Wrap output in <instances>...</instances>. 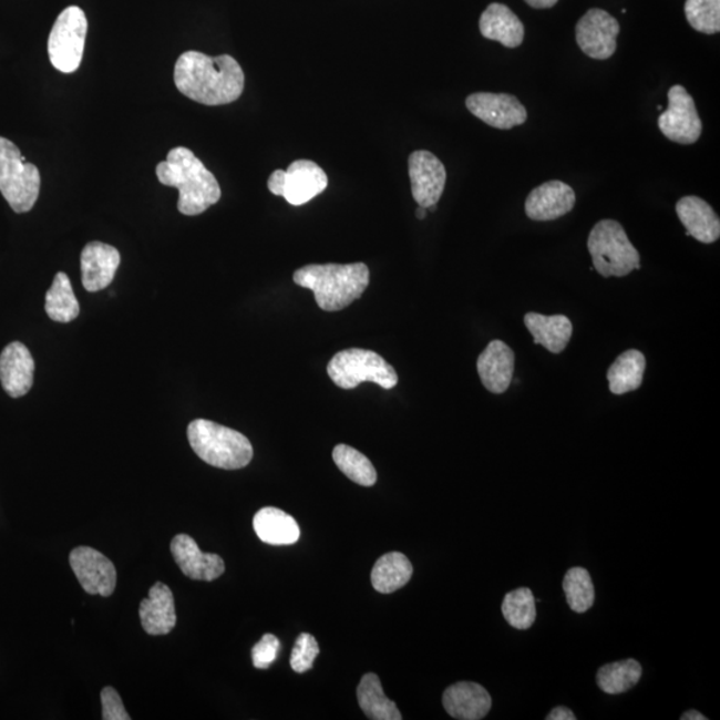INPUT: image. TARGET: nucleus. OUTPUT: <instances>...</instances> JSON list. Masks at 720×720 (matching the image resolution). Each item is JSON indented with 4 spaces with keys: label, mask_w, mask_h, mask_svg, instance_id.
<instances>
[{
    "label": "nucleus",
    "mask_w": 720,
    "mask_h": 720,
    "mask_svg": "<svg viewBox=\"0 0 720 720\" xmlns=\"http://www.w3.org/2000/svg\"><path fill=\"white\" fill-rule=\"evenodd\" d=\"M174 82L189 100L222 106L239 100L245 89V72L230 55L213 58L187 51L175 63Z\"/></svg>",
    "instance_id": "f257e3e1"
},
{
    "label": "nucleus",
    "mask_w": 720,
    "mask_h": 720,
    "mask_svg": "<svg viewBox=\"0 0 720 720\" xmlns=\"http://www.w3.org/2000/svg\"><path fill=\"white\" fill-rule=\"evenodd\" d=\"M156 176L162 185L179 189L178 209L183 215H200L220 200L218 181L187 147L173 148L167 160L156 166Z\"/></svg>",
    "instance_id": "f03ea898"
},
{
    "label": "nucleus",
    "mask_w": 720,
    "mask_h": 720,
    "mask_svg": "<svg viewBox=\"0 0 720 720\" xmlns=\"http://www.w3.org/2000/svg\"><path fill=\"white\" fill-rule=\"evenodd\" d=\"M294 281L309 288L323 311H340L363 296L370 284L364 264L309 265L294 272Z\"/></svg>",
    "instance_id": "7ed1b4c3"
},
{
    "label": "nucleus",
    "mask_w": 720,
    "mask_h": 720,
    "mask_svg": "<svg viewBox=\"0 0 720 720\" xmlns=\"http://www.w3.org/2000/svg\"><path fill=\"white\" fill-rule=\"evenodd\" d=\"M187 436L194 453L209 466L239 470L253 460L251 442L244 434L207 419L189 423Z\"/></svg>",
    "instance_id": "20e7f679"
},
{
    "label": "nucleus",
    "mask_w": 720,
    "mask_h": 720,
    "mask_svg": "<svg viewBox=\"0 0 720 720\" xmlns=\"http://www.w3.org/2000/svg\"><path fill=\"white\" fill-rule=\"evenodd\" d=\"M595 270L604 278H624L640 268V255L617 220L604 219L594 226L587 240Z\"/></svg>",
    "instance_id": "39448f33"
},
{
    "label": "nucleus",
    "mask_w": 720,
    "mask_h": 720,
    "mask_svg": "<svg viewBox=\"0 0 720 720\" xmlns=\"http://www.w3.org/2000/svg\"><path fill=\"white\" fill-rule=\"evenodd\" d=\"M41 192V174L25 163L17 144L0 136V193L17 214L31 212Z\"/></svg>",
    "instance_id": "423d86ee"
},
{
    "label": "nucleus",
    "mask_w": 720,
    "mask_h": 720,
    "mask_svg": "<svg viewBox=\"0 0 720 720\" xmlns=\"http://www.w3.org/2000/svg\"><path fill=\"white\" fill-rule=\"evenodd\" d=\"M327 374L339 389L353 390L360 383L371 382L384 390L394 389L398 374L379 353L363 349H347L333 356Z\"/></svg>",
    "instance_id": "0eeeda50"
},
{
    "label": "nucleus",
    "mask_w": 720,
    "mask_h": 720,
    "mask_svg": "<svg viewBox=\"0 0 720 720\" xmlns=\"http://www.w3.org/2000/svg\"><path fill=\"white\" fill-rule=\"evenodd\" d=\"M88 18L78 6H70L56 18L49 37L50 62L63 74H72L82 63L88 35Z\"/></svg>",
    "instance_id": "6e6552de"
},
{
    "label": "nucleus",
    "mask_w": 720,
    "mask_h": 720,
    "mask_svg": "<svg viewBox=\"0 0 720 720\" xmlns=\"http://www.w3.org/2000/svg\"><path fill=\"white\" fill-rule=\"evenodd\" d=\"M329 178L317 163L296 161L286 169H277L268 179V189L274 195L284 196L292 206H302L322 194Z\"/></svg>",
    "instance_id": "1a4fd4ad"
},
{
    "label": "nucleus",
    "mask_w": 720,
    "mask_h": 720,
    "mask_svg": "<svg viewBox=\"0 0 720 720\" xmlns=\"http://www.w3.org/2000/svg\"><path fill=\"white\" fill-rule=\"evenodd\" d=\"M669 107L658 117V127L667 140L679 144H693L702 135L703 123L696 102L683 86L676 84L669 91Z\"/></svg>",
    "instance_id": "9d476101"
},
{
    "label": "nucleus",
    "mask_w": 720,
    "mask_h": 720,
    "mask_svg": "<svg viewBox=\"0 0 720 720\" xmlns=\"http://www.w3.org/2000/svg\"><path fill=\"white\" fill-rule=\"evenodd\" d=\"M619 32L617 19L605 10L592 9L576 23V43L588 58L606 61L617 51Z\"/></svg>",
    "instance_id": "9b49d317"
},
{
    "label": "nucleus",
    "mask_w": 720,
    "mask_h": 720,
    "mask_svg": "<svg viewBox=\"0 0 720 720\" xmlns=\"http://www.w3.org/2000/svg\"><path fill=\"white\" fill-rule=\"evenodd\" d=\"M70 566L88 594L110 597L115 592L114 563L95 548L81 546L72 549Z\"/></svg>",
    "instance_id": "f8f14e48"
},
{
    "label": "nucleus",
    "mask_w": 720,
    "mask_h": 720,
    "mask_svg": "<svg viewBox=\"0 0 720 720\" xmlns=\"http://www.w3.org/2000/svg\"><path fill=\"white\" fill-rule=\"evenodd\" d=\"M411 193L419 206H436L446 187L448 173L443 163L430 152H415L409 158Z\"/></svg>",
    "instance_id": "ddd939ff"
},
{
    "label": "nucleus",
    "mask_w": 720,
    "mask_h": 720,
    "mask_svg": "<svg viewBox=\"0 0 720 720\" xmlns=\"http://www.w3.org/2000/svg\"><path fill=\"white\" fill-rule=\"evenodd\" d=\"M470 113L500 130H512L527 121V110L518 97L510 94L476 93L466 100Z\"/></svg>",
    "instance_id": "4468645a"
},
{
    "label": "nucleus",
    "mask_w": 720,
    "mask_h": 720,
    "mask_svg": "<svg viewBox=\"0 0 720 720\" xmlns=\"http://www.w3.org/2000/svg\"><path fill=\"white\" fill-rule=\"evenodd\" d=\"M573 187L565 182L549 181L528 194L525 212L529 219L549 222L567 215L575 206Z\"/></svg>",
    "instance_id": "2eb2a0df"
},
{
    "label": "nucleus",
    "mask_w": 720,
    "mask_h": 720,
    "mask_svg": "<svg viewBox=\"0 0 720 720\" xmlns=\"http://www.w3.org/2000/svg\"><path fill=\"white\" fill-rule=\"evenodd\" d=\"M172 554L182 573L189 579L212 582L225 573V562L216 554L200 552L196 542L186 534L176 535Z\"/></svg>",
    "instance_id": "dca6fc26"
},
{
    "label": "nucleus",
    "mask_w": 720,
    "mask_h": 720,
    "mask_svg": "<svg viewBox=\"0 0 720 720\" xmlns=\"http://www.w3.org/2000/svg\"><path fill=\"white\" fill-rule=\"evenodd\" d=\"M35 362L21 342H12L0 353V382L11 398L28 394L34 384Z\"/></svg>",
    "instance_id": "f3484780"
},
{
    "label": "nucleus",
    "mask_w": 720,
    "mask_h": 720,
    "mask_svg": "<svg viewBox=\"0 0 720 720\" xmlns=\"http://www.w3.org/2000/svg\"><path fill=\"white\" fill-rule=\"evenodd\" d=\"M120 265L121 254L115 247L102 241H91L83 248L81 255L83 287L89 292L104 290L113 284Z\"/></svg>",
    "instance_id": "a211bd4d"
},
{
    "label": "nucleus",
    "mask_w": 720,
    "mask_h": 720,
    "mask_svg": "<svg viewBox=\"0 0 720 720\" xmlns=\"http://www.w3.org/2000/svg\"><path fill=\"white\" fill-rule=\"evenodd\" d=\"M515 356L512 347L493 340L477 358L476 369L481 381L493 394H503L513 382Z\"/></svg>",
    "instance_id": "6ab92c4d"
},
{
    "label": "nucleus",
    "mask_w": 720,
    "mask_h": 720,
    "mask_svg": "<svg viewBox=\"0 0 720 720\" xmlns=\"http://www.w3.org/2000/svg\"><path fill=\"white\" fill-rule=\"evenodd\" d=\"M493 699L483 686L457 682L443 693V707L450 717L460 720H481L487 716Z\"/></svg>",
    "instance_id": "aec40b11"
},
{
    "label": "nucleus",
    "mask_w": 720,
    "mask_h": 720,
    "mask_svg": "<svg viewBox=\"0 0 720 720\" xmlns=\"http://www.w3.org/2000/svg\"><path fill=\"white\" fill-rule=\"evenodd\" d=\"M677 214L689 237L711 245L720 238V220L713 208L698 196H685L677 203Z\"/></svg>",
    "instance_id": "412c9836"
},
{
    "label": "nucleus",
    "mask_w": 720,
    "mask_h": 720,
    "mask_svg": "<svg viewBox=\"0 0 720 720\" xmlns=\"http://www.w3.org/2000/svg\"><path fill=\"white\" fill-rule=\"evenodd\" d=\"M141 624L150 635H166L176 626L174 594L169 587L156 582L150 588L148 598L141 601Z\"/></svg>",
    "instance_id": "4be33fe9"
},
{
    "label": "nucleus",
    "mask_w": 720,
    "mask_h": 720,
    "mask_svg": "<svg viewBox=\"0 0 720 720\" xmlns=\"http://www.w3.org/2000/svg\"><path fill=\"white\" fill-rule=\"evenodd\" d=\"M481 34L504 48L516 49L525 41V25L506 4L491 3L480 21Z\"/></svg>",
    "instance_id": "5701e85b"
},
{
    "label": "nucleus",
    "mask_w": 720,
    "mask_h": 720,
    "mask_svg": "<svg viewBox=\"0 0 720 720\" xmlns=\"http://www.w3.org/2000/svg\"><path fill=\"white\" fill-rule=\"evenodd\" d=\"M253 525L258 538L267 545L288 546L299 541L300 528L297 521L279 508L259 510L254 516Z\"/></svg>",
    "instance_id": "b1692460"
},
{
    "label": "nucleus",
    "mask_w": 720,
    "mask_h": 720,
    "mask_svg": "<svg viewBox=\"0 0 720 720\" xmlns=\"http://www.w3.org/2000/svg\"><path fill=\"white\" fill-rule=\"evenodd\" d=\"M525 325L534 338V343L553 353L565 351L573 337L572 320L565 316L546 317L538 312H528L525 316Z\"/></svg>",
    "instance_id": "393cba45"
},
{
    "label": "nucleus",
    "mask_w": 720,
    "mask_h": 720,
    "mask_svg": "<svg viewBox=\"0 0 720 720\" xmlns=\"http://www.w3.org/2000/svg\"><path fill=\"white\" fill-rule=\"evenodd\" d=\"M646 358L638 350L621 353L607 371V381L614 395L638 390L644 383Z\"/></svg>",
    "instance_id": "a878e982"
},
{
    "label": "nucleus",
    "mask_w": 720,
    "mask_h": 720,
    "mask_svg": "<svg viewBox=\"0 0 720 720\" xmlns=\"http://www.w3.org/2000/svg\"><path fill=\"white\" fill-rule=\"evenodd\" d=\"M414 568L408 556L389 553L381 556L371 572V584L378 593L391 594L409 584Z\"/></svg>",
    "instance_id": "bb28decb"
},
{
    "label": "nucleus",
    "mask_w": 720,
    "mask_h": 720,
    "mask_svg": "<svg viewBox=\"0 0 720 720\" xmlns=\"http://www.w3.org/2000/svg\"><path fill=\"white\" fill-rule=\"evenodd\" d=\"M360 709L372 720H401L402 713L392 700L385 697L381 679L377 673H366L357 690Z\"/></svg>",
    "instance_id": "cd10ccee"
},
{
    "label": "nucleus",
    "mask_w": 720,
    "mask_h": 720,
    "mask_svg": "<svg viewBox=\"0 0 720 720\" xmlns=\"http://www.w3.org/2000/svg\"><path fill=\"white\" fill-rule=\"evenodd\" d=\"M45 312L59 323H69L81 312L80 302L72 290L71 281L64 272H58L48 294H45Z\"/></svg>",
    "instance_id": "c85d7f7f"
},
{
    "label": "nucleus",
    "mask_w": 720,
    "mask_h": 720,
    "mask_svg": "<svg viewBox=\"0 0 720 720\" xmlns=\"http://www.w3.org/2000/svg\"><path fill=\"white\" fill-rule=\"evenodd\" d=\"M641 678V666L635 659L620 660L600 667L597 672V683L601 691L618 696L631 690L639 683Z\"/></svg>",
    "instance_id": "c756f323"
},
{
    "label": "nucleus",
    "mask_w": 720,
    "mask_h": 720,
    "mask_svg": "<svg viewBox=\"0 0 720 720\" xmlns=\"http://www.w3.org/2000/svg\"><path fill=\"white\" fill-rule=\"evenodd\" d=\"M332 460L350 481L360 484V486L371 487L377 483L376 467L372 466L369 457L360 451L347 446V444H338L332 451Z\"/></svg>",
    "instance_id": "7c9ffc66"
},
{
    "label": "nucleus",
    "mask_w": 720,
    "mask_h": 720,
    "mask_svg": "<svg viewBox=\"0 0 720 720\" xmlns=\"http://www.w3.org/2000/svg\"><path fill=\"white\" fill-rule=\"evenodd\" d=\"M502 613L507 624L516 630H528L535 624L536 607L534 594L527 587L516 588L504 597Z\"/></svg>",
    "instance_id": "2f4dec72"
},
{
    "label": "nucleus",
    "mask_w": 720,
    "mask_h": 720,
    "mask_svg": "<svg viewBox=\"0 0 720 720\" xmlns=\"http://www.w3.org/2000/svg\"><path fill=\"white\" fill-rule=\"evenodd\" d=\"M563 590L569 608L575 613L590 610L595 601V588L590 573L586 568H569L563 579Z\"/></svg>",
    "instance_id": "473e14b6"
},
{
    "label": "nucleus",
    "mask_w": 720,
    "mask_h": 720,
    "mask_svg": "<svg viewBox=\"0 0 720 720\" xmlns=\"http://www.w3.org/2000/svg\"><path fill=\"white\" fill-rule=\"evenodd\" d=\"M685 12L693 30L706 35L720 31V0H686Z\"/></svg>",
    "instance_id": "72a5a7b5"
},
{
    "label": "nucleus",
    "mask_w": 720,
    "mask_h": 720,
    "mask_svg": "<svg viewBox=\"0 0 720 720\" xmlns=\"http://www.w3.org/2000/svg\"><path fill=\"white\" fill-rule=\"evenodd\" d=\"M319 656V645L311 634H300L291 652V669L304 673L312 669L313 660Z\"/></svg>",
    "instance_id": "f704fd0d"
},
{
    "label": "nucleus",
    "mask_w": 720,
    "mask_h": 720,
    "mask_svg": "<svg viewBox=\"0 0 720 720\" xmlns=\"http://www.w3.org/2000/svg\"><path fill=\"white\" fill-rule=\"evenodd\" d=\"M280 641L275 635L266 634L253 648V664L259 670H267L278 658Z\"/></svg>",
    "instance_id": "c9c22d12"
},
{
    "label": "nucleus",
    "mask_w": 720,
    "mask_h": 720,
    "mask_svg": "<svg viewBox=\"0 0 720 720\" xmlns=\"http://www.w3.org/2000/svg\"><path fill=\"white\" fill-rule=\"evenodd\" d=\"M104 720H130L120 693L113 687H104L101 692Z\"/></svg>",
    "instance_id": "e433bc0d"
},
{
    "label": "nucleus",
    "mask_w": 720,
    "mask_h": 720,
    "mask_svg": "<svg viewBox=\"0 0 720 720\" xmlns=\"http://www.w3.org/2000/svg\"><path fill=\"white\" fill-rule=\"evenodd\" d=\"M547 720H575V713L567 709L565 706L555 707V709L548 713L546 717Z\"/></svg>",
    "instance_id": "4c0bfd02"
},
{
    "label": "nucleus",
    "mask_w": 720,
    "mask_h": 720,
    "mask_svg": "<svg viewBox=\"0 0 720 720\" xmlns=\"http://www.w3.org/2000/svg\"><path fill=\"white\" fill-rule=\"evenodd\" d=\"M529 8L536 10L552 9L559 0H525Z\"/></svg>",
    "instance_id": "58836bf2"
},
{
    "label": "nucleus",
    "mask_w": 720,
    "mask_h": 720,
    "mask_svg": "<svg viewBox=\"0 0 720 720\" xmlns=\"http://www.w3.org/2000/svg\"><path fill=\"white\" fill-rule=\"evenodd\" d=\"M682 720H707V718L703 716V713H700L699 711L696 710H690L683 713L682 717H680Z\"/></svg>",
    "instance_id": "ea45409f"
},
{
    "label": "nucleus",
    "mask_w": 720,
    "mask_h": 720,
    "mask_svg": "<svg viewBox=\"0 0 720 720\" xmlns=\"http://www.w3.org/2000/svg\"><path fill=\"white\" fill-rule=\"evenodd\" d=\"M425 216H428V208H424V207H422V206H419V207L416 208V218H418L419 220H423V219H425Z\"/></svg>",
    "instance_id": "a19ab883"
}]
</instances>
